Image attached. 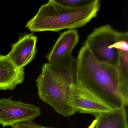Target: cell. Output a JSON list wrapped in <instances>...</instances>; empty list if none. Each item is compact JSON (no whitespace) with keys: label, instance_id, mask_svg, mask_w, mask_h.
Returning a JSON list of instances; mask_svg holds the SVG:
<instances>
[{"label":"cell","instance_id":"obj_1","mask_svg":"<svg viewBox=\"0 0 128 128\" xmlns=\"http://www.w3.org/2000/svg\"><path fill=\"white\" fill-rule=\"evenodd\" d=\"M77 60L76 84L113 109L127 106L120 92L116 67L97 61L85 46Z\"/></svg>","mask_w":128,"mask_h":128},{"label":"cell","instance_id":"obj_2","mask_svg":"<svg viewBox=\"0 0 128 128\" xmlns=\"http://www.w3.org/2000/svg\"><path fill=\"white\" fill-rule=\"evenodd\" d=\"M77 66V58L68 54L55 62L43 64L36 80L40 99L65 117L76 113L69 103L72 86L76 83Z\"/></svg>","mask_w":128,"mask_h":128},{"label":"cell","instance_id":"obj_3","mask_svg":"<svg viewBox=\"0 0 128 128\" xmlns=\"http://www.w3.org/2000/svg\"><path fill=\"white\" fill-rule=\"evenodd\" d=\"M100 6L98 0L78 7H68L56 0H50L41 6L36 15L27 23L26 28L34 32L75 30L96 18Z\"/></svg>","mask_w":128,"mask_h":128},{"label":"cell","instance_id":"obj_4","mask_svg":"<svg viewBox=\"0 0 128 128\" xmlns=\"http://www.w3.org/2000/svg\"><path fill=\"white\" fill-rule=\"evenodd\" d=\"M127 36V32H119L110 25H104L93 31L86 39L84 46L97 61L116 67L120 51L112 48V46Z\"/></svg>","mask_w":128,"mask_h":128},{"label":"cell","instance_id":"obj_5","mask_svg":"<svg viewBox=\"0 0 128 128\" xmlns=\"http://www.w3.org/2000/svg\"><path fill=\"white\" fill-rule=\"evenodd\" d=\"M41 114L40 108L34 105L10 98L0 99V125L3 127L33 121Z\"/></svg>","mask_w":128,"mask_h":128},{"label":"cell","instance_id":"obj_6","mask_svg":"<svg viewBox=\"0 0 128 128\" xmlns=\"http://www.w3.org/2000/svg\"><path fill=\"white\" fill-rule=\"evenodd\" d=\"M69 104L76 112L90 114L95 117L113 109L76 83L72 86Z\"/></svg>","mask_w":128,"mask_h":128},{"label":"cell","instance_id":"obj_7","mask_svg":"<svg viewBox=\"0 0 128 128\" xmlns=\"http://www.w3.org/2000/svg\"><path fill=\"white\" fill-rule=\"evenodd\" d=\"M37 37L32 34L20 36L12 45V49L6 56L18 68L24 66L33 60L36 54Z\"/></svg>","mask_w":128,"mask_h":128},{"label":"cell","instance_id":"obj_8","mask_svg":"<svg viewBox=\"0 0 128 128\" xmlns=\"http://www.w3.org/2000/svg\"><path fill=\"white\" fill-rule=\"evenodd\" d=\"M24 78V68H18L6 55L0 54V90H13Z\"/></svg>","mask_w":128,"mask_h":128},{"label":"cell","instance_id":"obj_9","mask_svg":"<svg viewBox=\"0 0 128 128\" xmlns=\"http://www.w3.org/2000/svg\"><path fill=\"white\" fill-rule=\"evenodd\" d=\"M79 36L76 30H70L60 34L46 58L48 63L55 62L72 52L78 44Z\"/></svg>","mask_w":128,"mask_h":128},{"label":"cell","instance_id":"obj_10","mask_svg":"<svg viewBox=\"0 0 128 128\" xmlns=\"http://www.w3.org/2000/svg\"><path fill=\"white\" fill-rule=\"evenodd\" d=\"M126 107L112 109L96 117L95 128H128Z\"/></svg>","mask_w":128,"mask_h":128},{"label":"cell","instance_id":"obj_11","mask_svg":"<svg viewBox=\"0 0 128 128\" xmlns=\"http://www.w3.org/2000/svg\"><path fill=\"white\" fill-rule=\"evenodd\" d=\"M119 75L120 90L126 106L128 104V52L120 51L116 67Z\"/></svg>","mask_w":128,"mask_h":128},{"label":"cell","instance_id":"obj_12","mask_svg":"<svg viewBox=\"0 0 128 128\" xmlns=\"http://www.w3.org/2000/svg\"><path fill=\"white\" fill-rule=\"evenodd\" d=\"M62 5L70 7H78L92 2L94 0H56Z\"/></svg>","mask_w":128,"mask_h":128},{"label":"cell","instance_id":"obj_13","mask_svg":"<svg viewBox=\"0 0 128 128\" xmlns=\"http://www.w3.org/2000/svg\"><path fill=\"white\" fill-rule=\"evenodd\" d=\"M12 127V128H53L42 126L35 123L33 121L17 124Z\"/></svg>","mask_w":128,"mask_h":128},{"label":"cell","instance_id":"obj_14","mask_svg":"<svg viewBox=\"0 0 128 128\" xmlns=\"http://www.w3.org/2000/svg\"><path fill=\"white\" fill-rule=\"evenodd\" d=\"M96 120L95 119L94 120L92 121L91 123L90 124V126H88L87 128H95V126H96Z\"/></svg>","mask_w":128,"mask_h":128}]
</instances>
